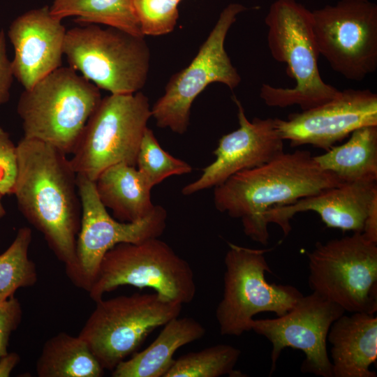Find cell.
<instances>
[{
	"label": "cell",
	"mask_w": 377,
	"mask_h": 377,
	"mask_svg": "<svg viewBox=\"0 0 377 377\" xmlns=\"http://www.w3.org/2000/svg\"><path fill=\"white\" fill-rule=\"evenodd\" d=\"M283 140L292 147L310 145L326 151L355 130L377 126V94L370 89H347L313 108L275 118Z\"/></svg>",
	"instance_id": "cell-15"
},
{
	"label": "cell",
	"mask_w": 377,
	"mask_h": 377,
	"mask_svg": "<svg viewBox=\"0 0 377 377\" xmlns=\"http://www.w3.org/2000/svg\"><path fill=\"white\" fill-rule=\"evenodd\" d=\"M333 377H376L370 370L377 359V317L357 312L343 314L331 325Z\"/></svg>",
	"instance_id": "cell-19"
},
{
	"label": "cell",
	"mask_w": 377,
	"mask_h": 377,
	"mask_svg": "<svg viewBox=\"0 0 377 377\" xmlns=\"http://www.w3.org/2000/svg\"><path fill=\"white\" fill-rule=\"evenodd\" d=\"M145 350L120 362L113 377H165L174 363V354L183 346L202 338L205 327L192 318L175 317Z\"/></svg>",
	"instance_id": "cell-20"
},
{
	"label": "cell",
	"mask_w": 377,
	"mask_h": 377,
	"mask_svg": "<svg viewBox=\"0 0 377 377\" xmlns=\"http://www.w3.org/2000/svg\"><path fill=\"white\" fill-rule=\"evenodd\" d=\"M313 157L321 168L343 182H376L377 126L359 128L344 144Z\"/></svg>",
	"instance_id": "cell-22"
},
{
	"label": "cell",
	"mask_w": 377,
	"mask_h": 377,
	"mask_svg": "<svg viewBox=\"0 0 377 377\" xmlns=\"http://www.w3.org/2000/svg\"><path fill=\"white\" fill-rule=\"evenodd\" d=\"M142 34L162 36L172 31L178 17V3L172 0H132Z\"/></svg>",
	"instance_id": "cell-28"
},
{
	"label": "cell",
	"mask_w": 377,
	"mask_h": 377,
	"mask_svg": "<svg viewBox=\"0 0 377 377\" xmlns=\"http://www.w3.org/2000/svg\"><path fill=\"white\" fill-rule=\"evenodd\" d=\"M13 77L11 61L7 56L6 34L4 30L1 29L0 30V107L10 98Z\"/></svg>",
	"instance_id": "cell-31"
},
{
	"label": "cell",
	"mask_w": 377,
	"mask_h": 377,
	"mask_svg": "<svg viewBox=\"0 0 377 377\" xmlns=\"http://www.w3.org/2000/svg\"><path fill=\"white\" fill-rule=\"evenodd\" d=\"M362 234L369 240L377 243V197L369 206Z\"/></svg>",
	"instance_id": "cell-32"
},
{
	"label": "cell",
	"mask_w": 377,
	"mask_h": 377,
	"mask_svg": "<svg viewBox=\"0 0 377 377\" xmlns=\"http://www.w3.org/2000/svg\"><path fill=\"white\" fill-rule=\"evenodd\" d=\"M66 30L50 7L30 10L15 18L8 30L14 49V77L24 89L61 67Z\"/></svg>",
	"instance_id": "cell-17"
},
{
	"label": "cell",
	"mask_w": 377,
	"mask_h": 377,
	"mask_svg": "<svg viewBox=\"0 0 377 377\" xmlns=\"http://www.w3.org/2000/svg\"><path fill=\"white\" fill-rule=\"evenodd\" d=\"M232 100L237 108L239 128L219 139L214 161L202 170L198 179L182 188V194L215 187L234 174L262 165L284 151L275 118L249 121L240 101L235 96Z\"/></svg>",
	"instance_id": "cell-16"
},
{
	"label": "cell",
	"mask_w": 377,
	"mask_h": 377,
	"mask_svg": "<svg viewBox=\"0 0 377 377\" xmlns=\"http://www.w3.org/2000/svg\"><path fill=\"white\" fill-rule=\"evenodd\" d=\"M376 197V182H343L294 203L274 206L267 211L265 220L280 226L286 236L295 214L312 211L328 228L362 232L369 206Z\"/></svg>",
	"instance_id": "cell-18"
},
{
	"label": "cell",
	"mask_w": 377,
	"mask_h": 377,
	"mask_svg": "<svg viewBox=\"0 0 377 377\" xmlns=\"http://www.w3.org/2000/svg\"><path fill=\"white\" fill-rule=\"evenodd\" d=\"M50 10L60 20L73 16L80 23L104 24L145 36L132 0H53Z\"/></svg>",
	"instance_id": "cell-24"
},
{
	"label": "cell",
	"mask_w": 377,
	"mask_h": 377,
	"mask_svg": "<svg viewBox=\"0 0 377 377\" xmlns=\"http://www.w3.org/2000/svg\"><path fill=\"white\" fill-rule=\"evenodd\" d=\"M36 371L39 377H101L104 374L86 342L64 332L45 342Z\"/></svg>",
	"instance_id": "cell-23"
},
{
	"label": "cell",
	"mask_w": 377,
	"mask_h": 377,
	"mask_svg": "<svg viewBox=\"0 0 377 377\" xmlns=\"http://www.w3.org/2000/svg\"><path fill=\"white\" fill-rule=\"evenodd\" d=\"M313 292L345 311H377V243L362 232L317 242L308 253Z\"/></svg>",
	"instance_id": "cell-9"
},
{
	"label": "cell",
	"mask_w": 377,
	"mask_h": 377,
	"mask_svg": "<svg viewBox=\"0 0 377 377\" xmlns=\"http://www.w3.org/2000/svg\"><path fill=\"white\" fill-rule=\"evenodd\" d=\"M344 313L336 303L312 292L302 295L283 316L273 319H253L251 330L272 343L270 374L274 371L282 350L292 348L305 355L301 365L303 373L333 377L327 351V334L332 324Z\"/></svg>",
	"instance_id": "cell-14"
},
{
	"label": "cell",
	"mask_w": 377,
	"mask_h": 377,
	"mask_svg": "<svg viewBox=\"0 0 377 377\" xmlns=\"http://www.w3.org/2000/svg\"><path fill=\"white\" fill-rule=\"evenodd\" d=\"M136 166L151 187L172 175L188 174L192 170L188 163L163 150L148 127L140 145Z\"/></svg>",
	"instance_id": "cell-27"
},
{
	"label": "cell",
	"mask_w": 377,
	"mask_h": 377,
	"mask_svg": "<svg viewBox=\"0 0 377 377\" xmlns=\"http://www.w3.org/2000/svg\"><path fill=\"white\" fill-rule=\"evenodd\" d=\"M31 241V229L22 227L11 244L0 254V302L14 296L19 288L36 283L37 268L29 258Z\"/></svg>",
	"instance_id": "cell-25"
},
{
	"label": "cell",
	"mask_w": 377,
	"mask_h": 377,
	"mask_svg": "<svg viewBox=\"0 0 377 377\" xmlns=\"http://www.w3.org/2000/svg\"><path fill=\"white\" fill-rule=\"evenodd\" d=\"M182 308L156 293L102 298L96 302L78 336L103 369L112 371L134 354L154 330L179 316Z\"/></svg>",
	"instance_id": "cell-8"
},
{
	"label": "cell",
	"mask_w": 377,
	"mask_h": 377,
	"mask_svg": "<svg viewBox=\"0 0 377 377\" xmlns=\"http://www.w3.org/2000/svg\"><path fill=\"white\" fill-rule=\"evenodd\" d=\"M151 117L148 98L140 91L110 94L101 98L69 159L75 173L95 181L114 164L136 166L140 145Z\"/></svg>",
	"instance_id": "cell-6"
},
{
	"label": "cell",
	"mask_w": 377,
	"mask_h": 377,
	"mask_svg": "<svg viewBox=\"0 0 377 377\" xmlns=\"http://www.w3.org/2000/svg\"><path fill=\"white\" fill-rule=\"evenodd\" d=\"M325 170L311 152L284 151L269 162L238 172L214 187V202L221 212L241 219L252 240L266 245L269 239L265 214L343 183Z\"/></svg>",
	"instance_id": "cell-2"
},
{
	"label": "cell",
	"mask_w": 377,
	"mask_h": 377,
	"mask_svg": "<svg viewBox=\"0 0 377 377\" xmlns=\"http://www.w3.org/2000/svg\"><path fill=\"white\" fill-rule=\"evenodd\" d=\"M98 196L113 217L121 222H136L154 209L150 186L136 168L120 163L104 170L94 181Z\"/></svg>",
	"instance_id": "cell-21"
},
{
	"label": "cell",
	"mask_w": 377,
	"mask_h": 377,
	"mask_svg": "<svg viewBox=\"0 0 377 377\" xmlns=\"http://www.w3.org/2000/svg\"><path fill=\"white\" fill-rule=\"evenodd\" d=\"M240 355V350L231 345L209 346L175 360L165 377L244 376L234 369Z\"/></svg>",
	"instance_id": "cell-26"
},
{
	"label": "cell",
	"mask_w": 377,
	"mask_h": 377,
	"mask_svg": "<svg viewBox=\"0 0 377 377\" xmlns=\"http://www.w3.org/2000/svg\"><path fill=\"white\" fill-rule=\"evenodd\" d=\"M20 356L16 353H8L0 358V377L9 376L13 369L20 362Z\"/></svg>",
	"instance_id": "cell-33"
},
{
	"label": "cell",
	"mask_w": 377,
	"mask_h": 377,
	"mask_svg": "<svg viewBox=\"0 0 377 377\" xmlns=\"http://www.w3.org/2000/svg\"><path fill=\"white\" fill-rule=\"evenodd\" d=\"M228 247L224 259L223 295L216 318L222 335L238 337L251 330L255 315L272 312L283 316L303 295L293 286L267 281L265 273L271 272L265 256L268 249L232 243Z\"/></svg>",
	"instance_id": "cell-10"
},
{
	"label": "cell",
	"mask_w": 377,
	"mask_h": 377,
	"mask_svg": "<svg viewBox=\"0 0 377 377\" xmlns=\"http://www.w3.org/2000/svg\"><path fill=\"white\" fill-rule=\"evenodd\" d=\"M17 149L18 207L67 272L75 262L81 221L77 174L67 155L48 144L22 138Z\"/></svg>",
	"instance_id": "cell-1"
},
{
	"label": "cell",
	"mask_w": 377,
	"mask_h": 377,
	"mask_svg": "<svg viewBox=\"0 0 377 377\" xmlns=\"http://www.w3.org/2000/svg\"><path fill=\"white\" fill-rule=\"evenodd\" d=\"M22 309L14 296L0 302V358L6 355L11 333L20 325Z\"/></svg>",
	"instance_id": "cell-30"
},
{
	"label": "cell",
	"mask_w": 377,
	"mask_h": 377,
	"mask_svg": "<svg viewBox=\"0 0 377 377\" xmlns=\"http://www.w3.org/2000/svg\"><path fill=\"white\" fill-rule=\"evenodd\" d=\"M320 55L345 78L360 82L377 68V5L341 0L311 11Z\"/></svg>",
	"instance_id": "cell-13"
},
{
	"label": "cell",
	"mask_w": 377,
	"mask_h": 377,
	"mask_svg": "<svg viewBox=\"0 0 377 377\" xmlns=\"http://www.w3.org/2000/svg\"><path fill=\"white\" fill-rule=\"evenodd\" d=\"M81 204L75 262L66 274L72 283L89 292L105 253L120 243H140L158 237L166 228L167 212L161 205L145 219L121 222L112 217L101 202L94 181L77 175Z\"/></svg>",
	"instance_id": "cell-12"
},
{
	"label": "cell",
	"mask_w": 377,
	"mask_h": 377,
	"mask_svg": "<svg viewBox=\"0 0 377 377\" xmlns=\"http://www.w3.org/2000/svg\"><path fill=\"white\" fill-rule=\"evenodd\" d=\"M246 10L237 3L227 6L191 62L171 76L164 94L151 108L158 127L184 134L193 102L209 84L219 82L231 90L238 87L241 77L226 51L225 40L237 15Z\"/></svg>",
	"instance_id": "cell-11"
},
{
	"label": "cell",
	"mask_w": 377,
	"mask_h": 377,
	"mask_svg": "<svg viewBox=\"0 0 377 377\" xmlns=\"http://www.w3.org/2000/svg\"><path fill=\"white\" fill-rule=\"evenodd\" d=\"M2 196L3 195L0 192V219H1L6 215V209L1 202Z\"/></svg>",
	"instance_id": "cell-34"
},
{
	"label": "cell",
	"mask_w": 377,
	"mask_h": 377,
	"mask_svg": "<svg viewBox=\"0 0 377 377\" xmlns=\"http://www.w3.org/2000/svg\"><path fill=\"white\" fill-rule=\"evenodd\" d=\"M17 172V145L0 126V192L3 195L13 194Z\"/></svg>",
	"instance_id": "cell-29"
},
{
	"label": "cell",
	"mask_w": 377,
	"mask_h": 377,
	"mask_svg": "<svg viewBox=\"0 0 377 377\" xmlns=\"http://www.w3.org/2000/svg\"><path fill=\"white\" fill-rule=\"evenodd\" d=\"M122 286L151 288L163 299L181 304L190 303L196 293L189 263L158 237L120 243L110 249L88 293L96 302Z\"/></svg>",
	"instance_id": "cell-7"
},
{
	"label": "cell",
	"mask_w": 377,
	"mask_h": 377,
	"mask_svg": "<svg viewBox=\"0 0 377 377\" xmlns=\"http://www.w3.org/2000/svg\"><path fill=\"white\" fill-rule=\"evenodd\" d=\"M267 44L272 57L287 66L295 80L291 88L263 84L260 96L269 107L297 105L302 110L320 105L339 93L324 82L319 68V50L313 29L311 11L296 0H276L267 13Z\"/></svg>",
	"instance_id": "cell-3"
},
{
	"label": "cell",
	"mask_w": 377,
	"mask_h": 377,
	"mask_svg": "<svg viewBox=\"0 0 377 377\" xmlns=\"http://www.w3.org/2000/svg\"><path fill=\"white\" fill-rule=\"evenodd\" d=\"M101 98L96 85L61 66L21 94L17 112L23 138L72 154Z\"/></svg>",
	"instance_id": "cell-4"
},
{
	"label": "cell",
	"mask_w": 377,
	"mask_h": 377,
	"mask_svg": "<svg viewBox=\"0 0 377 377\" xmlns=\"http://www.w3.org/2000/svg\"><path fill=\"white\" fill-rule=\"evenodd\" d=\"M172 1H175V2H177V3H179V1H180L181 0H172Z\"/></svg>",
	"instance_id": "cell-35"
},
{
	"label": "cell",
	"mask_w": 377,
	"mask_h": 377,
	"mask_svg": "<svg viewBox=\"0 0 377 377\" xmlns=\"http://www.w3.org/2000/svg\"><path fill=\"white\" fill-rule=\"evenodd\" d=\"M64 54L71 68L112 94L139 91L150 66L145 36L94 24L67 30Z\"/></svg>",
	"instance_id": "cell-5"
}]
</instances>
